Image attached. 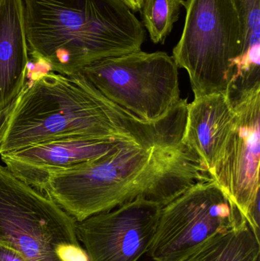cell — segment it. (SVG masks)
Instances as JSON below:
<instances>
[{
	"label": "cell",
	"mask_w": 260,
	"mask_h": 261,
	"mask_svg": "<svg viewBox=\"0 0 260 261\" xmlns=\"http://www.w3.org/2000/svg\"><path fill=\"white\" fill-rule=\"evenodd\" d=\"M188 102L146 122L104 96L80 72H48L26 84L15 101L0 153L69 138L114 140L145 147L183 143Z\"/></svg>",
	"instance_id": "cell-1"
},
{
	"label": "cell",
	"mask_w": 260,
	"mask_h": 261,
	"mask_svg": "<svg viewBox=\"0 0 260 261\" xmlns=\"http://www.w3.org/2000/svg\"><path fill=\"white\" fill-rule=\"evenodd\" d=\"M210 179L183 143L145 147L127 142L90 164L51 175L43 192L80 222L140 197L164 206L194 184Z\"/></svg>",
	"instance_id": "cell-2"
},
{
	"label": "cell",
	"mask_w": 260,
	"mask_h": 261,
	"mask_svg": "<svg viewBox=\"0 0 260 261\" xmlns=\"http://www.w3.org/2000/svg\"><path fill=\"white\" fill-rule=\"evenodd\" d=\"M28 55L50 72L79 73L141 50L146 30L123 0H21Z\"/></svg>",
	"instance_id": "cell-3"
},
{
	"label": "cell",
	"mask_w": 260,
	"mask_h": 261,
	"mask_svg": "<svg viewBox=\"0 0 260 261\" xmlns=\"http://www.w3.org/2000/svg\"><path fill=\"white\" fill-rule=\"evenodd\" d=\"M184 28L172 50L177 66L187 71L195 97L226 93L244 37L232 0H183Z\"/></svg>",
	"instance_id": "cell-4"
},
{
	"label": "cell",
	"mask_w": 260,
	"mask_h": 261,
	"mask_svg": "<svg viewBox=\"0 0 260 261\" xmlns=\"http://www.w3.org/2000/svg\"><path fill=\"white\" fill-rule=\"evenodd\" d=\"M0 241L28 261H69L82 249L76 221L0 164Z\"/></svg>",
	"instance_id": "cell-5"
},
{
	"label": "cell",
	"mask_w": 260,
	"mask_h": 261,
	"mask_svg": "<svg viewBox=\"0 0 260 261\" xmlns=\"http://www.w3.org/2000/svg\"><path fill=\"white\" fill-rule=\"evenodd\" d=\"M178 66L166 52H132L92 63L80 73L107 99L146 122L170 113L182 100Z\"/></svg>",
	"instance_id": "cell-6"
},
{
	"label": "cell",
	"mask_w": 260,
	"mask_h": 261,
	"mask_svg": "<svg viewBox=\"0 0 260 261\" xmlns=\"http://www.w3.org/2000/svg\"><path fill=\"white\" fill-rule=\"evenodd\" d=\"M245 221L215 181H200L163 206L148 254L154 261H183Z\"/></svg>",
	"instance_id": "cell-7"
},
{
	"label": "cell",
	"mask_w": 260,
	"mask_h": 261,
	"mask_svg": "<svg viewBox=\"0 0 260 261\" xmlns=\"http://www.w3.org/2000/svg\"><path fill=\"white\" fill-rule=\"evenodd\" d=\"M238 122L212 175L249 223L259 224L260 87L230 102Z\"/></svg>",
	"instance_id": "cell-8"
},
{
	"label": "cell",
	"mask_w": 260,
	"mask_h": 261,
	"mask_svg": "<svg viewBox=\"0 0 260 261\" xmlns=\"http://www.w3.org/2000/svg\"><path fill=\"white\" fill-rule=\"evenodd\" d=\"M162 208L137 198L76 222L78 240L90 261H137L152 245Z\"/></svg>",
	"instance_id": "cell-9"
},
{
	"label": "cell",
	"mask_w": 260,
	"mask_h": 261,
	"mask_svg": "<svg viewBox=\"0 0 260 261\" xmlns=\"http://www.w3.org/2000/svg\"><path fill=\"white\" fill-rule=\"evenodd\" d=\"M127 142L90 138L54 140L2 153L0 156L14 176L43 192L51 175L90 164Z\"/></svg>",
	"instance_id": "cell-10"
},
{
	"label": "cell",
	"mask_w": 260,
	"mask_h": 261,
	"mask_svg": "<svg viewBox=\"0 0 260 261\" xmlns=\"http://www.w3.org/2000/svg\"><path fill=\"white\" fill-rule=\"evenodd\" d=\"M238 114L225 93L195 97L188 103L183 143L212 177L233 135Z\"/></svg>",
	"instance_id": "cell-11"
},
{
	"label": "cell",
	"mask_w": 260,
	"mask_h": 261,
	"mask_svg": "<svg viewBox=\"0 0 260 261\" xmlns=\"http://www.w3.org/2000/svg\"><path fill=\"white\" fill-rule=\"evenodd\" d=\"M28 63L21 0H0V111L25 87Z\"/></svg>",
	"instance_id": "cell-12"
},
{
	"label": "cell",
	"mask_w": 260,
	"mask_h": 261,
	"mask_svg": "<svg viewBox=\"0 0 260 261\" xmlns=\"http://www.w3.org/2000/svg\"><path fill=\"white\" fill-rule=\"evenodd\" d=\"M183 261H260V240L247 221L216 236Z\"/></svg>",
	"instance_id": "cell-13"
},
{
	"label": "cell",
	"mask_w": 260,
	"mask_h": 261,
	"mask_svg": "<svg viewBox=\"0 0 260 261\" xmlns=\"http://www.w3.org/2000/svg\"><path fill=\"white\" fill-rule=\"evenodd\" d=\"M183 0H143L142 24L154 44H164L180 18Z\"/></svg>",
	"instance_id": "cell-14"
},
{
	"label": "cell",
	"mask_w": 260,
	"mask_h": 261,
	"mask_svg": "<svg viewBox=\"0 0 260 261\" xmlns=\"http://www.w3.org/2000/svg\"><path fill=\"white\" fill-rule=\"evenodd\" d=\"M238 11L244 37L243 51H260V0H232Z\"/></svg>",
	"instance_id": "cell-15"
},
{
	"label": "cell",
	"mask_w": 260,
	"mask_h": 261,
	"mask_svg": "<svg viewBox=\"0 0 260 261\" xmlns=\"http://www.w3.org/2000/svg\"><path fill=\"white\" fill-rule=\"evenodd\" d=\"M0 261H28L19 251L0 241Z\"/></svg>",
	"instance_id": "cell-16"
},
{
	"label": "cell",
	"mask_w": 260,
	"mask_h": 261,
	"mask_svg": "<svg viewBox=\"0 0 260 261\" xmlns=\"http://www.w3.org/2000/svg\"><path fill=\"white\" fill-rule=\"evenodd\" d=\"M15 101L12 103H11L10 105L8 106L6 109L0 111V147H1L3 137H4L6 128H7L8 122H9V117H10L11 113H12Z\"/></svg>",
	"instance_id": "cell-17"
},
{
	"label": "cell",
	"mask_w": 260,
	"mask_h": 261,
	"mask_svg": "<svg viewBox=\"0 0 260 261\" xmlns=\"http://www.w3.org/2000/svg\"><path fill=\"white\" fill-rule=\"evenodd\" d=\"M127 6L130 8L132 11L137 12L140 11L141 9L142 4H143V0H123Z\"/></svg>",
	"instance_id": "cell-18"
}]
</instances>
